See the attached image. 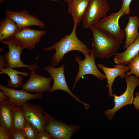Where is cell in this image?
<instances>
[{
  "instance_id": "cell-1",
  "label": "cell",
  "mask_w": 139,
  "mask_h": 139,
  "mask_svg": "<svg viewBox=\"0 0 139 139\" xmlns=\"http://www.w3.org/2000/svg\"><path fill=\"white\" fill-rule=\"evenodd\" d=\"M76 27L74 26L70 34H66L58 41L55 43L51 46L43 48L46 51L55 50L56 52L51 58L50 64L52 66L56 67L57 65L64 59V56L68 52L77 50L84 55L85 58L88 57L91 49L80 40L76 34Z\"/></svg>"
},
{
  "instance_id": "cell-2",
  "label": "cell",
  "mask_w": 139,
  "mask_h": 139,
  "mask_svg": "<svg viewBox=\"0 0 139 139\" xmlns=\"http://www.w3.org/2000/svg\"><path fill=\"white\" fill-rule=\"evenodd\" d=\"M93 36L92 49L95 58L108 59L115 55L122 41L118 40L107 32L95 27L90 26Z\"/></svg>"
},
{
  "instance_id": "cell-3",
  "label": "cell",
  "mask_w": 139,
  "mask_h": 139,
  "mask_svg": "<svg viewBox=\"0 0 139 139\" xmlns=\"http://www.w3.org/2000/svg\"><path fill=\"white\" fill-rule=\"evenodd\" d=\"M1 42L7 45L9 49L8 51L3 55L4 68L23 67L27 68L31 71H34L37 69V63L36 61L33 64L31 65H26L22 62L20 56L24 49L13 37Z\"/></svg>"
},
{
  "instance_id": "cell-4",
  "label": "cell",
  "mask_w": 139,
  "mask_h": 139,
  "mask_svg": "<svg viewBox=\"0 0 139 139\" xmlns=\"http://www.w3.org/2000/svg\"><path fill=\"white\" fill-rule=\"evenodd\" d=\"M125 78L127 84L125 91L119 96L114 94V106L112 109H107L104 111L105 115L109 120L112 119L114 115L120 109L127 105L133 103L134 98V92L139 84V79L135 76L132 75L126 76Z\"/></svg>"
},
{
  "instance_id": "cell-5",
  "label": "cell",
  "mask_w": 139,
  "mask_h": 139,
  "mask_svg": "<svg viewBox=\"0 0 139 139\" xmlns=\"http://www.w3.org/2000/svg\"><path fill=\"white\" fill-rule=\"evenodd\" d=\"M44 113L48 118L45 130L51 135L53 139H70L72 135L80 128L79 125H67L56 119L51 115L45 111Z\"/></svg>"
},
{
  "instance_id": "cell-6",
  "label": "cell",
  "mask_w": 139,
  "mask_h": 139,
  "mask_svg": "<svg viewBox=\"0 0 139 139\" xmlns=\"http://www.w3.org/2000/svg\"><path fill=\"white\" fill-rule=\"evenodd\" d=\"M109 8L108 0H89L82 20L83 28L87 29L94 25L106 16Z\"/></svg>"
},
{
  "instance_id": "cell-7",
  "label": "cell",
  "mask_w": 139,
  "mask_h": 139,
  "mask_svg": "<svg viewBox=\"0 0 139 139\" xmlns=\"http://www.w3.org/2000/svg\"><path fill=\"white\" fill-rule=\"evenodd\" d=\"M124 14L120 9L117 13H112L102 18L94 26L108 33L116 39L122 41L126 37V34L124 30L120 27L119 21L120 18Z\"/></svg>"
},
{
  "instance_id": "cell-8",
  "label": "cell",
  "mask_w": 139,
  "mask_h": 139,
  "mask_svg": "<svg viewBox=\"0 0 139 139\" xmlns=\"http://www.w3.org/2000/svg\"><path fill=\"white\" fill-rule=\"evenodd\" d=\"M65 67L64 64L57 68L49 65L45 67V70L49 74L53 80V83L49 92L51 93L59 90L65 91L69 94L71 97L73 98L77 101L83 104L85 109L88 110L89 107V104L80 100L71 91L69 88L64 74Z\"/></svg>"
},
{
  "instance_id": "cell-9",
  "label": "cell",
  "mask_w": 139,
  "mask_h": 139,
  "mask_svg": "<svg viewBox=\"0 0 139 139\" xmlns=\"http://www.w3.org/2000/svg\"><path fill=\"white\" fill-rule=\"evenodd\" d=\"M26 120L31 123L38 132L45 130L48 118L43 108L27 101L21 106Z\"/></svg>"
},
{
  "instance_id": "cell-10",
  "label": "cell",
  "mask_w": 139,
  "mask_h": 139,
  "mask_svg": "<svg viewBox=\"0 0 139 139\" xmlns=\"http://www.w3.org/2000/svg\"><path fill=\"white\" fill-rule=\"evenodd\" d=\"M95 58L91 50L89 56L83 60H81L79 57H75V60L79 64V70L75 76L72 89L75 87L80 79L86 75H93L101 81L106 79L105 75L101 72L95 64Z\"/></svg>"
},
{
  "instance_id": "cell-11",
  "label": "cell",
  "mask_w": 139,
  "mask_h": 139,
  "mask_svg": "<svg viewBox=\"0 0 139 139\" xmlns=\"http://www.w3.org/2000/svg\"><path fill=\"white\" fill-rule=\"evenodd\" d=\"M35 71H31L29 75V79L21 86L22 89L30 93L42 94L49 91L51 88L50 85L53 78L51 77H47L38 74Z\"/></svg>"
},
{
  "instance_id": "cell-12",
  "label": "cell",
  "mask_w": 139,
  "mask_h": 139,
  "mask_svg": "<svg viewBox=\"0 0 139 139\" xmlns=\"http://www.w3.org/2000/svg\"><path fill=\"white\" fill-rule=\"evenodd\" d=\"M46 33L45 31L36 30L27 27L20 30L13 37L24 49L32 50L35 49L37 44Z\"/></svg>"
},
{
  "instance_id": "cell-13",
  "label": "cell",
  "mask_w": 139,
  "mask_h": 139,
  "mask_svg": "<svg viewBox=\"0 0 139 139\" xmlns=\"http://www.w3.org/2000/svg\"><path fill=\"white\" fill-rule=\"evenodd\" d=\"M6 17L14 21L20 30L32 25H36L44 28L45 26L44 22L37 17L30 14L26 10L19 11L9 10L5 12Z\"/></svg>"
},
{
  "instance_id": "cell-14",
  "label": "cell",
  "mask_w": 139,
  "mask_h": 139,
  "mask_svg": "<svg viewBox=\"0 0 139 139\" xmlns=\"http://www.w3.org/2000/svg\"><path fill=\"white\" fill-rule=\"evenodd\" d=\"M17 106L9 99L0 101V124L10 136L14 130L13 116L15 107ZM11 139V138H10Z\"/></svg>"
},
{
  "instance_id": "cell-15",
  "label": "cell",
  "mask_w": 139,
  "mask_h": 139,
  "mask_svg": "<svg viewBox=\"0 0 139 139\" xmlns=\"http://www.w3.org/2000/svg\"><path fill=\"white\" fill-rule=\"evenodd\" d=\"M98 67L101 69L105 73L107 80L106 86L108 88V93L111 97H114L112 89L113 82L118 76H120L123 79L126 76V73L129 70L128 66H126L123 64H117L114 65V67L109 68L104 66L101 63L98 64Z\"/></svg>"
},
{
  "instance_id": "cell-16",
  "label": "cell",
  "mask_w": 139,
  "mask_h": 139,
  "mask_svg": "<svg viewBox=\"0 0 139 139\" xmlns=\"http://www.w3.org/2000/svg\"><path fill=\"white\" fill-rule=\"evenodd\" d=\"M0 89L7 94L10 100L17 106H22L28 100L34 99H40L43 96L41 93H36L33 94L22 89L10 88L1 84H0Z\"/></svg>"
},
{
  "instance_id": "cell-17",
  "label": "cell",
  "mask_w": 139,
  "mask_h": 139,
  "mask_svg": "<svg viewBox=\"0 0 139 139\" xmlns=\"http://www.w3.org/2000/svg\"><path fill=\"white\" fill-rule=\"evenodd\" d=\"M89 0H71L68 3V12L72 16L74 26L82 20Z\"/></svg>"
},
{
  "instance_id": "cell-18",
  "label": "cell",
  "mask_w": 139,
  "mask_h": 139,
  "mask_svg": "<svg viewBox=\"0 0 139 139\" xmlns=\"http://www.w3.org/2000/svg\"><path fill=\"white\" fill-rule=\"evenodd\" d=\"M124 51L116 53L114 60L116 64L126 65L139 51V34L134 41Z\"/></svg>"
},
{
  "instance_id": "cell-19",
  "label": "cell",
  "mask_w": 139,
  "mask_h": 139,
  "mask_svg": "<svg viewBox=\"0 0 139 139\" xmlns=\"http://www.w3.org/2000/svg\"><path fill=\"white\" fill-rule=\"evenodd\" d=\"M139 17L137 16L129 17L128 22L124 30L126 34V40L123 49L127 48L135 40L139 33Z\"/></svg>"
},
{
  "instance_id": "cell-20",
  "label": "cell",
  "mask_w": 139,
  "mask_h": 139,
  "mask_svg": "<svg viewBox=\"0 0 139 139\" xmlns=\"http://www.w3.org/2000/svg\"><path fill=\"white\" fill-rule=\"evenodd\" d=\"M15 22L6 17L0 22V41L6 40L12 37L18 32L19 29Z\"/></svg>"
},
{
  "instance_id": "cell-21",
  "label": "cell",
  "mask_w": 139,
  "mask_h": 139,
  "mask_svg": "<svg viewBox=\"0 0 139 139\" xmlns=\"http://www.w3.org/2000/svg\"><path fill=\"white\" fill-rule=\"evenodd\" d=\"M4 74L8 75L10 78L6 85L8 88H18L22 85L23 77L21 75L27 77L29 74L27 72H22L13 70L10 68H5L0 72V74Z\"/></svg>"
},
{
  "instance_id": "cell-22",
  "label": "cell",
  "mask_w": 139,
  "mask_h": 139,
  "mask_svg": "<svg viewBox=\"0 0 139 139\" xmlns=\"http://www.w3.org/2000/svg\"><path fill=\"white\" fill-rule=\"evenodd\" d=\"M26 120L22 106H17L15 108L13 116V124L14 130H22Z\"/></svg>"
},
{
  "instance_id": "cell-23",
  "label": "cell",
  "mask_w": 139,
  "mask_h": 139,
  "mask_svg": "<svg viewBox=\"0 0 139 139\" xmlns=\"http://www.w3.org/2000/svg\"><path fill=\"white\" fill-rule=\"evenodd\" d=\"M130 71L126 73V76H130L133 74L139 77V51L131 60L128 64Z\"/></svg>"
},
{
  "instance_id": "cell-24",
  "label": "cell",
  "mask_w": 139,
  "mask_h": 139,
  "mask_svg": "<svg viewBox=\"0 0 139 139\" xmlns=\"http://www.w3.org/2000/svg\"><path fill=\"white\" fill-rule=\"evenodd\" d=\"M23 132L27 139H36L38 131L31 123L26 119Z\"/></svg>"
},
{
  "instance_id": "cell-25",
  "label": "cell",
  "mask_w": 139,
  "mask_h": 139,
  "mask_svg": "<svg viewBox=\"0 0 139 139\" xmlns=\"http://www.w3.org/2000/svg\"><path fill=\"white\" fill-rule=\"evenodd\" d=\"M132 0H122L120 10L125 14L128 15L130 13V6Z\"/></svg>"
},
{
  "instance_id": "cell-26",
  "label": "cell",
  "mask_w": 139,
  "mask_h": 139,
  "mask_svg": "<svg viewBox=\"0 0 139 139\" xmlns=\"http://www.w3.org/2000/svg\"><path fill=\"white\" fill-rule=\"evenodd\" d=\"M10 137L12 139H27L22 130L14 129Z\"/></svg>"
},
{
  "instance_id": "cell-27",
  "label": "cell",
  "mask_w": 139,
  "mask_h": 139,
  "mask_svg": "<svg viewBox=\"0 0 139 139\" xmlns=\"http://www.w3.org/2000/svg\"><path fill=\"white\" fill-rule=\"evenodd\" d=\"M51 135L46 131L44 130L38 132L36 139H52Z\"/></svg>"
},
{
  "instance_id": "cell-28",
  "label": "cell",
  "mask_w": 139,
  "mask_h": 139,
  "mask_svg": "<svg viewBox=\"0 0 139 139\" xmlns=\"http://www.w3.org/2000/svg\"><path fill=\"white\" fill-rule=\"evenodd\" d=\"M136 96L134 98L133 103L134 107L137 110H139V92H137L135 93Z\"/></svg>"
},
{
  "instance_id": "cell-29",
  "label": "cell",
  "mask_w": 139,
  "mask_h": 139,
  "mask_svg": "<svg viewBox=\"0 0 139 139\" xmlns=\"http://www.w3.org/2000/svg\"><path fill=\"white\" fill-rule=\"evenodd\" d=\"M0 139H10V136L7 134L2 126L0 127Z\"/></svg>"
},
{
  "instance_id": "cell-30",
  "label": "cell",
  "mask_w": 139,
  "mask_h": 139,
  "mask_svg": "<svg viewBox=\"0 0 139 139\" xmlns=\"http://www.w3.org/2000/svg\"><path fill=\"white\" fill-rule=\"evenodd\" d=\"M8 98L7 94L4 92L0 91V101L8 100Z\"/></svg>"
},
{
  "instance_id": "cell-31",
  "label": "cell",
  "mask_w": 139,
  "mask_h": 139,
  "mask_svg": "<svg viewBox=\"0 0 139 139\" xmlns=\"http://www.w3.org/2000/svg\"><path fill=\"white\" fill-rule=\"evenodd\" d=\"M4 68V63L3 58V55L0 54V70Z\"/></svg>"
},
{
  "instance_id": "cell-32",
  "label": "cell",
  "mask_w": 139,
  "mask_h": 139,
  "mask_svg": "<svg viewBox=\"0 0 139 139\" xmlns=\"http://www.w3.org/2000/svg\"><path fill=\"white\" fill-rule=\"evenodd\" d=\"M64 1L68 4L70 3L71 1V0H64Z\"/></svg>"
},
{
  "instance_id": "cell-33",
  "label": "cell",
  "mask_w": 139,
  "mask_h": 139,
  "mask_svg": "<svg viewBox=\"0 0 139 139\" xmlns=\"http://www.w3.org/2000/svg\"><path fill=\"white\" fill-rule=\"evenodd\" d=\"M5 0H0V3H1L2 2H3Z\"/></svg>"
},
{
  "instance_id": "cell-34",
  "label": "cell",
  "mask_w": 139,
  "mask_h": 139,
  "mask_svg": "<svg viewBox=\"0 0 139 139\" xmlns=\"http://www.w3.org/2000/svg\"><path fill=\"white\" fill-rule=\"evenodd\" d=\"M54 0V1H56V0Z\"/></svg>"
}]
</instances>
